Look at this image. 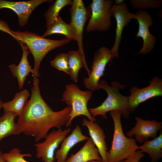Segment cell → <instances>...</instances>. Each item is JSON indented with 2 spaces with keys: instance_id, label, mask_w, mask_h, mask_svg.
Here are the masks:
<instances>
[{
  "instance_id": "1",
  "label": "cell",
  "mask_w": 162,
  "mask_h": 162,
  "mask_svg": "<svg viewBox=\"0 0 162 162\" xmlns=\"http://www.w3.org/2000/svg\"><path fill=\"white\" fill-rule=\"evenodd\" d=\"M39 84L38 78L34 79L31 98L18 116L16 130V134L23 133L32 136L36 142L45 138L51 128L59 129L65 125L71 110L68 106L60 111H53L42 97Z\"/></svg>"
},
{
  "instance_id": "2",
  "label": "cell",
  "mask_w": 162,
  "mask_h": 162,
  "mask_svg": "<svg viewBox=\"0 0 162 162\" xmlns=\"http://www.w3.org/2000/svg\"><path fill=\"white\" fill-rule=\"evenodd\" d=\"M125 86L119 82L114 81L111 82L110 86L104 79L100 80L98 83L97 90L102 89L105 91L107 96L105 100L99 106L88 109L89 111L94 117L101 116L107 118L106 113L112 111L120 112L121 116L128 118L130 112L128 109L127 96L122 95L120 90L124 88Z\"/></svg>"
},
{
  "instance_id": "3",
  "label": "cell",
  "mask_w": 162,
  "mask_h": 162,
  "mask_svg": "<svg viewBox=\"0 0 162 162\" xmlns=\"http://www.w3.org/2000/svg\"><path fill=\"white\" fill-rule=\"evenodd\" d=\"M15 39L26 45L34 58V79L38 78L40 64L45 56L50 51L69 43L71 40L66 38L60 40H54L28 31H13Z\"/></svg>"
},
{
  "instance_id": "4",
  "label": "cell",
  "mask_w": 162,
  "mask_h": 162,
  "mask_svg": "<svg viewBox=\"0 0 162 162\" xmlns=\"http://www.w3.org/2000/svg\"><path fill=\"white\" fill-rule=\"evenodd\" d=\"M114 124V131L110 148L107 151V162H120L126 160L138 149L135 139L126 136L123 132L121 122V113L119 111L110 112Z\"/></svg>"
},
{
  "instance_id": "5",
  "label": "cell",
  "mask_w": 162,
  "mask_h": 162,
  "mask_svg": "<svg viewBox=\"0 0 162 162\" xmlns=\"http://www.w3.org/2000/svg\"><path fill=\"white\" fill-rule=\"evenodd\" d=\"M92 94V92L90 90L83 91L80 90L74 84L70 83L66 86L62 100L71 108L70 119L65 125L66 127L70 126L73 120L80 116H85L89 120L92 122L96 121L95 118L90 113L87 106Z\"/></svg>"
},
{
  "instance_id": "6",
  "label": "cell",
  "mask_w": 162,
  "mask_h": 162,
  "mask_svg": "<svg viewBox=\"0 0 162 162\" xmlns=\"http://www.w3.org/2000/svg\"><path fill=\"white\" fill-rule=\"evenodd\" d=\"M112 0H93L90 6L91 14L86 28L88 32L106 31L112 25L110 10L113 4Z\"/></svg>"
},
{
  "instance_id": "7",
  "label": "cell",
  "mask_w": 162,
  "mask_h": 162,
  "mask_svg": "<svg viewBox=\"0 0 162 162\" xmlns=\"http://www.w3.org/2000/svg\"><path fill=\"white\" fill-rule=\"evenodd\" d=\"M112 59L110 50L106 47L102 46L95 52L90 75L83 80L86 88L92 92L97 90L98 83L104 76L106 66Z\"/></svg>"
},
{
  "instance_id": "8",
  "label": "cell",
  "mask_w": 162,
  "mask_h": 162,
  "mask_svg": "<svg viewBox=\"0 0 162 162\" xmlns=\"http://www.w3.org/2000/svg\"><path fill=\"white\" fill-rule=\"evenodd\" d=\"M130 95L127 96L128 109L134 112L141 103L155 97L162 96V80L155 76L149 81L147 86L139 88L134 86L130 90Z\"/></svg>"
},
{
  "instance_id": "9",
  "label": "cell",
  "mask_w": 162,
  "mask_h": 162,
  "mask_svg": "<svg viewBox=\"0 0 162 162\" xmlns=\"http://www.w3.org/2000/svg\"><path fill=\"white\" fill-rule=\"evenodd\" d=\"M71 130L70 128L53 130L46 136L44 142L35 144L36 158L41 159L43 162H55L56 149Z\"/></svg>"
},
{
  "instance_id": "10",
  "label": "cell",
  "mask_w": 162,
  "mask_h": 162,
  "mask_svg": "<svg viewBox=\"0 0 162 162\" xmlns=\"http://www.w3.org/2000/svg\"><path fill=\"white\" fill-rule=\"evenodd\" d=\"M69 9L70 14L69 23L76 33L78 50L85 57L82 43L83 32L85 24L91 14L90 6L86 7L82 0H73Z\"/></svg>"
},
{
  "instance_id": "11",
  "label": "cell",
  "mask_w": 162,
  "mask_h": 162,
  "mask_svg": "<svg viewBox=\"0 0 162 162\" xmlns=\"http://www.w3.org/2000/svg\"><path fill=\"white\" fill-rule=\"evenodd\" d=\"M111 16L116 20V26L114 45L110 50L112 58L118 57V49L124 27L127 26L132 19H134L135 14L130 12L125 1L120 5L113 4L110 10Z\"/></svg>"
},
{
  "instance_id": "12",
  "label": "cell",
  "mask_w": 162,
  "mask_h": 162,
  "mask_svg": "<svg viewBox=\"0 0 162 162\" xmlns=\"http://www.w3.org/2000/svg\"><path fill=\"white\" fill-rule=\"evenodd\" d=\"M134 19L138 22L139 28L136 37H141L143 40L142 49L137 53L146 54L150 52L154 48L156 43L155 36L151 34L149 28L153 24L151 16L147 11L139 10L135 14Z\"/></svg>"
},
{
  "instance_id": "13",
  "label": "cell",
  "mask_w": 162,
  "mask_h": 162,
  "mask_svg": "<svg viewBox=\"0 0 162 162\" xmlns=\"http://www.w3.org/2000/svg\"><path fill=\"white\" fill-rule=\"evenodd\" d=\"M50 0H31L14 2L0 0V10L7 8L15 12L18 17V22L22 27L28 22L29 18L33 11L38 6L44 2H52Z\"/></svg>"
},
{
  "instance_id": "14",
  "label": "cell",
  "mask_w": 162,
  "mask_h": 162,
  "mask_svg": "<svg viewBox=\"0 0 162 162\" xmlns=\"http://www.w3.org/2000/svg\"><path fill=\"white\" fill-rule=\"evenodd\" d=\"M135 126L128 131L126 135L129 137L134 136L136 141L142 143L149 138L154 139L157 136L158 132L162 128V122L153 119L145 120L140 117H135Z\"/></svg>"
},
{
  "instance_id": "15",
  "label": "cell",
  "mask_w": 162,
  "mask_h": 162,
  "mask_svg": "<svg viewBox=\"0 0 162 162\" xmlns=\"http://www.w3.org/2000/svg\"><path fill=\"white\" fill-rule=\"evenodd\" d=\"M82 126H86L89 131L90 138L98 151L103 162H107L106 154L108 150L106 136L103 129L95 122L86 118L82 120Z\"/></svg>"
},
{
  "instance_id": "16",
  "label": "cell",
  "mask_w": 162,
  "mask_h": 162,
  "mask_svg": "<svg viewBox=\"0 0 162 162\" xmlns=\"http://www.w3.org/2000/svg\"><path fill=\"white\" fill-rule=\"evenodd\" d=\"M89 138L83 134L80 125H77L71 133L64 139L60 148L56 152V162H65L70 149L77 143L87 140Z\"/></svg>"
},
{
  "instance_id": "17",
  "label": "cell",
  "mask_w": 162,
  "mask_h": 162,
  "mask_svg": "<svg viewBox=\"0 0 162 162\" xmlns=\"http://www.w3.org/2000/svg\"><path fill=\"white\" fill-rule=\"evenodd\" d=\"M22 50V54L19 64L16 65L14 64H11L8 66L13 76L17 79L19 87L21 89L27 76L30 73H31L33 77L34 72L31 68L28 59V56L30 52L28 51L27 46L21 42H18Z\"/></svg>"
},
{
  "instance_id": "18",
  "label": "cell",
  "mask_w": 162,
  "mask_h": 162,
  "mask_svg": "<svg viewBox=\"0 0 162 162\" xmlns=\"http://www.w3.org/2000/svg\"><path fill=\"white\" fill-rule=\"evenodd\" d=\"M94 160H102V159L90 137L83 146L75 154L71 155L65 162H88Z\"/></svg>"
},
{
  "instance_id": "19",
  "label": "cell",
  "mask_w": 162,
  "mask_h": 162,
  "mask_svg": "<svg viewBox=\"0 0 162 162\" xmlns=\"http://www.w3.org/2000/svg\"><path fill=\"white\" fill-rule=\"evenodd\" d=\"M67 54L69 75L72 80L77 82L79 71L83 67L85 68L88 76L90 75L91 71L88 68L85 58L79 51H70Z\"/></svg>"
},
{
  "instance_id": "20",
  "label": "cell",
  "mask_w": 162,
  "mask_h": 162,
  "mask_svg": "<svg viewBox=\"0 0 162 162\" xmlns=\"http://www.w3.org/2000/svg\"><path fill=\"white\" fill-rule=\"evenodd\" d=\"M58 34L65 35L66 38L77 41L76 32L70 23H67L59 16L48 27L42 36L44 38L51 35Z\"/></svg>"
},
{
  "instance_id": "21",
  "label": "cell",
  "mask_w": 162,
  "mask_h": 162,
  "mask_svg": "<svg viewBox=\"0 0 162 162\" xmlns=\"http://www.w3.org/2000/svg\"><path fill=\"white\" fill-rule=\"evenodd\" d=\"M138 149L142 153L148 154L151 160V162H158L162 158V132L152 140L145 141Z\"/></svg>"
},
{
  "instance_id": "22",
  "label": "cell",
  "mask_w": 162,
  "mask_h": 162,
  "mask_svg": "<svg viewBox=\"0 0 162 162\" xmlns=\"http://www.w3.org/2000/svg\"><path fill=\"white\" fill-rule=\"evenodd\" d=\"M29 96V92L26 89L16 93L12 100L3 103L2 108L4 112H11L15 114L17 116H20Z\"/></svg>"
},
{
  "instance_id": "23",
  "label": "cell",
  "mask_w": 162,
  "mask_h": 162,
  "mask_svg": "<svg viewBox=\"0 0 162 162\" xmlns=\"http://www.w3.org/2000/svg\"><path fill=\"white\" fill-rule=\"evenodd\" d=\"M17 116L11 112H5L0 117V141L13 134H16V123L15 118Z\"/></svg>"
},
{
  "instance_id": "24",
  "label": "cell",
  "mask_w": 162,
  "mask_h": 162,
  "mask_svg": "<svg viewBox=\"0 0 162 162\" xmlns=\"http://www.w3.org/2000/svg\"><path fill=\"white\" fill-rule=\"evenodd\" d=\"M73 1L71 0H56L50 5L44 14L45 18L46 26L49 27L59 16L61 9L68 5H71Z\"/></svg>"
},
{
  "instance_id": "25",
  "label": "cell",
  "mask_w": 162,
  "mask_h": 162,
  "mask_svg": "<svg viewBox=\"0 0 162 162\" xmlns=\"http://www.w3.org/2000/svg\"><path fill=\"white\" fill-rule=\"evenodd\" d=\"M128 1L133 8L139 10L158 8L161 7L162 5V1L160 0H130Z\"/></svg>"
},
{
  "instance_id": "26",
  "label": "cell",
  "mask_w": 162,
  "mask_h": 162,
  "mask_svg": "<svg viewBox=\"0 0 162 162\" xmlns=\"http://www.w3.org/2000/svg\"><path fill=\"white\" fill-rule=\"evenodd\" d=\"M2 155L6 162H28L24 159V157H32L30 154L21 153V151L17 148H13Z\"/></svg>"
},
{
  "instance_id": "27",
  "label": "cell",
  "mask_w": 162,
  "mask_h": 162,
  "mask_svg": "<svg viewBox=\"0 0 162 162\" xmlns=\"http://www.w3.org/2000/svg\"><path fill=\"white\" fill-rule=\"evenodd\" d=\"M50 64L54 68L69 74L67 53H62L58 54L51 61Z\"/></svg>"
},
{
  "instance_id": "28",
  "label": "cell",
  "mask_w": 162,
  "mask_h": 162,
  "mask_svg": "<svg viewBox=\"0 0 162 162\" xmlns=\"http://www.w3.org/2000/svg\"><path fill=\"white\" fill-rule=\"evenodd\" d=\"M144 155V153L140 150L136 151L125 160V162H139Z\"/></svg>"
},
{
  "instance_id": "29",
  "label": "cell",
  "mask_w": 162,
  "mask_h": 162,
  "mask_svg": "<svg viewBox=\"0 0 162 162\" xmlns=\"http://www.w3.org/2000/svg\"><path fill=\"white\" fill-rule=\"evenodd\" d=\"M0 30L9 34L15 38V37L13 33V31L10 28L7 23L2 20H0Z\"/></svg>"
},
{
  "instance_id": "30",
  "label": "cell",
  "mask_w": 162,
  "mask_h": 162,
  "mask_svg": "<svg viewBox=\"0 0 162 162\" xmlns=\"http://www.w3.org/2000/svg\"><path fill=\"white\" fill-rule=\"evenodd\" d=\"M115 4L116 5H120L123 3L125 1L123 0H115Z\"/></svg>"
},
{
  "instance_id": "31",
  "label": "cell",
  "mask_w": 162,
  "mask_h": 162,
  "mask_svg": "<svg viewBox=\"0 0 162 162\" xmlns=\"http://www.w3.org/2000/svg\"><path fill=\"white\" fill-rule=\"evenodd\" d=\"M3 153L0 151V162H6L3 157Z\"/></svg>"
},
{
  "instance_id": "32",
  "label": "cell",
  "mask_w": 162,
  "mask_h": 162,
  "mask_svg": "<svg viewBox=\"0 0 162 162\" xmlns=\"http://www.w3.org/2000/svg\"><path fill=\"white\" fill-rule=\"evenodd\" d=\"M88 162H103L102 160H94L89 161ZM120 162H125V160H124Z\"/></svg>"
},
{
  "instance_id": "33",
  "label": "cell",
  "mask_w": 162,
  "mask_h": 162,
  "mask_svg": "<svg viewBox=\"0 0 162 162\" xmlns=\"http://www.w3.org/2000/svg\"><path fill=\"white\" fill-rule=\"evenodd\" d=\"M3 103L4 102H3L0 99V110L1 108H2Z\"/></svg>"
},
{
  "instance_id": "34",
  "label": "cell",
  "mask_w": 162,
  "mask_h": 162,
  "mask_svg": "<svg viewBox=\"0 0 162 162\" xmlns=\"http://www.w3.org/2000/svg\"></svg>"
}]
</instances>
